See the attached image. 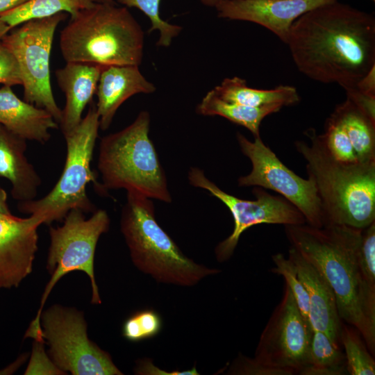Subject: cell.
Segmentation results:
<instances>
[{"mask_svg":"<svg viewBox=\"0 0 375 375\" xmlns=\"http://www.w3.org/2000/svg\"><path fill=\"white\" fill-rule=\"evenodd\" d=\"M282 107L270 106L260 108L246 106L227 102L220 99L213 90L202 99L197 107V112L205 116L218 115L245 127L254 137L260 136V126L267 115L276 112Z\"/></svg>","mask_w":375,"mask_h":375,"instance_id":"23","label":"cell"},{"mask_svg":"<svg viewBox=\"0 0 375 375\" xmlns=\"http://www.w3.org/2000/svg\"><path fill=\"white\" fill-rule=\"evenodd\" d=\"M299 374H348L344 353L324 333L313 331L308 362Z\"/></svg>","mask_w":375,"mask_h":375,"instance_id":"24","label":"cell"},{"mask_svg":"<svg viewBox=\"0 0 375 375\" xmlns=\"http://www.w3.org/2000/svg\"><path fill=\"white\" fill-rule=\"evenodd\" d=\"M10 30L12 29L8 24H6L3 21L0 20V40Z\"/></svg>","mask_w":375,"mask_h":375,"instance_id":"38","label":"cell"},{"mask_svg":"<svg viewBox=\"0 0 375 375\" xmlns=\"http://www.w3.org/2000/svg\"><path fill=\"white\" fill-rule=\"evenodd\" d=\"M288 258L294 263L308 293L309 321L312 330L324 333L334 344L340 347L342 320L333 290L319 270L291 246Z\"/></svg>","mask_w":375,"mask_h":375,"instance_id":"16","label":"cell"},{"mask_svg":"<svg viewBox=\"0 0 375 375\" xmlns=\"http://www.w3.org/2000/svg\"><path fill=\"white\" fill-rule=\"evenodd\" d=\"M26 141L0 124V176L10 183V194L18 202L35 199L42 184L25 155Z\"/></svg>","mask_w":375,"mask_h":375,"instance_id":"19","label":"cell"},{"mask_svg":"<svg viewBox=\"0 0 375 375\" xmlns=\"http://www.w3.org/2000/svg\"><path fill=\"white\" fill-rule=\"evenodd\" d=\"M155 91V85L142 75L139 66H104L95 93L100 128L105 131L109 128L118 108L131 97Z\"/></svg>","mask_w":375,"mask_h":375,"instance_id":"17","label":"cell"},{"mask_svg":"<svg viewBox=\"0 0 375 375\" xmlns=\"http://www.w3.org/2000/svg\"><path fill=\"white\" fill-rule=\"evenodd\" d=\"M306 134L310 144L299 140L294 146L306 160L308 175L316 185L324 225L363 229L375 222V162H338L315 130L309 129Z\"/></svg>","mask_w":375,"mask_h":375,"instance_id":"3","label":"cell"},{"mask_svg":"<svg viewBox=\"0 0 375 375\" xmlns=\"http://www.w3.org/2000/svg\"><path fill=\"white\" fill-rule=\"evenodd\" d=\"M291 247L326 278L335 296L341 320L356 328L375 353V290L368 287L358 262L362 229L330 224L285 226Z\"/></svg>","mask_w":375,"mask_h":375,"instance_id":"2","label":"cell"},{"mask_svg":"<svg viewBox=\"0 0 375 375\" xmlns=\"http://www.w3.org/2000/svg\"><path fill=\"white\" fill-rule=\"evenodd\" d=\"M149 128L150 115L142 110L130 125L101 139L97 167L102 191L125 189L149 199L172 201Z\"/></svg>","mask_w":375,"mask_h":375,"instance_id":"6","label":"cell"},{"mask_svg":"<svg viewBox=\"0 0 375 375\" xmlns=\"http://www.w3.org/2000/svg\"><path fill=\"white\" fill-rule=\"evenodd\" d=\"M0 213L12 216L8 203L7 202V194L6 192L0 186Z\"/></svg>","mask_w":375,"mask_h":375,"instance_id":"37","label":"cell"},{"mask_svg":"<svg viewBox=\"0 0 375 375\" xmlns=\"http://www.w3.org/2000/svg\"><path fill=\"white\" fill-rule=\"evenodd\" d=\"M103 65L80 62H67L55 72L58 86L64 92L66 103L59 123L64 136L70 134L82 120L85 106L96 93Z\"/></svg>","mask_w":375,"mask_h":375,"instance_id":"18","label":"cell"},{"mask_svg":"<svg viewBox=\"0 0 375 375\" xmlns=\"http://www.w3.org/2000/svg\"><path fill=\"white\" fill-rule=\"evenodd\" d=\"M285 44L300 72L345 90L375 66V17L338 0L299 17Z\"/></svg>","mask_w":375,"mask_h":375,"instance_id":"1","label":"cell"},{"mask_svg":"<svg viewBox=\"0 0 375 375\" xmlns=\"http://www.w3.org/2000/svg\"><path fill=\"white\" fill-rule=\"evenodd\" d=\"M84 214L80 210H72L61 226L49 228L47 269L51 278L44 288L38 313L25 333L26 338H42L40 316L46 300L57 282L69 272L77 270L86 274L92 286L91 302L101 303L95 281L94 260L99 239L108 231L110 221L103 209L96 210L89 218Z\"/></svg>","mask_w":375,"mask_h":375,"instance_id":"8","label":"cell"},{"mask_svg":"<svg viewBox=\"0 0 375 375\" xmlns=\"http://www.w3.org/2000/svg\"><path fill=\"white\" fill-rule=\"evenodd\" d=\"M338 0H227L216 7L218 17L260 25L286 42L292 24L301 15Z\"/></svg>","mask_w":375,"mask_h":375,"instance_id":"14","label":"cell"},{"mask_svg":"<svg viewBox=\"0 0 375 375\" xmlns=\"http://www.w3.org/2000/svg\"><path fill=\"white\" fill-rule=\"evenodd\" d=\"M44 342L34 340L31 359L24 374H66L53 362L44 348Z\"/></svg>","mask_w":375,"mask_h":375,"instance_id":"32","label":"cell"},{"mask_svg":"<svg viewBox=\"0 0 375 375\" xmlns=\"http://www.w3.org/2000/svg\"><path fill=\"white\" fill-rule=\"evenodd\" d=\"M0 124L17 136L42 144L50 140V131L58 127L47 110L20 99L9 85L0 88Z\"/></svg>","mask_w":375,"mask_h":375,"instance_id":"20","label":"cell"},{"mask_svg":"<svg viewBox=\"0 0 375 375\" xmlns=\"http://www.w3.org/2000/svg\"><path fill=\"white\" fill-rule=\"evenodd\" d=\"M237 140L242 153L250 160L251 172L240 176V187L256 186L281 194L303 215L306 223L317 228L324 226L322 203L313 179L303 178L288 168L262 142L260 136L253 142L240 133Z\"/></svg>","mask_w":375,"mask_h":375,"instance_id":"11","label":"cell"},{"mask_svg":"<svg viewBox=\"0 0 375 375\" xmlns=\"http://www.w3.org/2000/svg\"><path fill=\"white\" fill-rule=\"evenodd\" d=\"M333 113L349 138L358 160L375 162V120L348 98Z\"/></svg>","mask_w":375,"mask_h":375,"instance_id":"22","label":"cell"},{"mask_svg":"<svg viewBox=\"0 0 375 375\" xmlns=\"http://www.w3.org/2000/svg\"><path fill=\"white\" fill-rule=\"evenodd\" d=\"M99 1L103 2V3H113L116 4L114 0H99Z\"/></svg>","mask_w":375,"mask_h":375,"instance_id":"40","label":"cell"},{"mask_svg":"<svg viewBox=\"0 0 375 375\" xmlns=\"http://www.w3.org/2000/svg\"><path fill=\"white\" fill-rule=\"evenodd\" d=\"M67 17L66 13L60 12L30 19L10 30L0 40L12 53L19 64L24 100L47 110L58 124L62 110L53 94L49 61L55 31Z\"/></svg>","mask_w":375,"mask_h":375,"instance_id":"9","label":"cell"},{"mask_svg":"<svg viewBox=\"0 0 375 375\" xmlns=\"http://www.w3.org/2000/svg\"><path fill=\"white\" fill-rule=\"evenodd\" d=\"M340 340L344 348L348 374L374 375V359L358 331L349 324L342 323Z\"/></svg>","mask_w":375,"mask_h":375,"instance_id":"26","label":"cell"},{"mask_svg":"<svg viewBox=\"0 0 375 375\" xmlns=\"http://www.w3.org/2000/svg\"><path fill=\"white\" fill-rule=\"evenodd\" d=\"M313 330L300 312L293 294L285 284L282 298L262 331L254 358L295 374L307 364Z\"/></svg>","mask_w":375,"mask_h":375,"instance_id":"13","label":"cell"},{"mask_svg":"<svg viewBox=\"0 0 375 375\" xmlns=\"http://www.w3.org/2000/svg\"><path fill=\"white\" fill-rule=\"evenodd\" d=\"M274 267L272 273L281 275L290 289L297 307L303 317L309 322V299L306 288L300 280L294 263L282 253L272 256Z\"/></svg>","mask_w":375,"mask_h":375,"instance_id":"30","label":"cell"},{"mask_svg":"<svg viewBox=\"0 0 375 375\" xmlns=\"http://www.w3.org/2000/svg\"><path fill=\"white\" fill-rule=\"evenodd\" d=\"M213 90L227 102L253 108L288 106L300 101L298 92L293 86L281 85L269 90L252 88L247 85L244 79L238 76L224 79Z\"/></svg>","mask_w":375,"mask_h":375,"instance_id":"21","label":"cell"},{"mask_svg":"<svg viewBox=\"0 0 375 375\" xmlns=\"http://www.w3.org/2000/svg\"><path fill=\"white\" fill-rule=\"evenodd\" d=\"M121 4L128 8H136L140 10L151 22L149 33L158 31L159 38L157 46L168 47L173 39L178 35L182 27L167 22L160 15V4L161 0H118Z\"/></svg>","mask_w":375,"mask_h":375,"instance_id":"28","label":"cell"},{"mask_svg":"<svg viewBox=\"0 0 375 375\" xmlns=\"http://www.w3.org/2000/svg\"><path fill=\"white\" fill-rule=\"evenodd\" d=\"M15 217V215L8 216V215H3V214L0 213V219L11 218V217Z\"/></svg>","mask_w":375,"mask_h":375,"instance_id":"41","label":"cell"},{"mask_svg":"<svg viewBox=\"0 0 375 375\" xmlns=\"http://www.w3.org/2000/svg\"><path fill=\"white\" fill-rule=\"evenodd\" d=\"M319 137L329 154L335 160L344 164L362 163L358 160L345 131L333 113L326 120L324 133Z\"/></svg>","mask_w":375,"mask_h":375,"instance_id":"27","label":"cell"},{"mask_svg":"<svg viewBox=\"0 0 375 375\" xmlns=\"http://www.w3.org/2000/svg\"><path fill=\"white\" fill-rule=\"evenodd\" d=\"M226 374L231 375H293L290 369L264 365L254 358L240 354L229 365Z\"/></svg>","mask_w":375,"mask_h":375,"instance_id":"31","label":"cell"},{"mask_svg":"<svg viewBox=\"0 0 375 375\" xmlns=\"http://www.w3.org/2000/svg\"><path fill=\"white\" fill-rule=\"evenodd\" d=\"M162 326L161 317L156 310H142L133 313L124 322L122 334L131 342H140L157 335Z\"/></svg>","mask_w":375,"mask_h":375,"instance_id":"29","label":"cell"},{"mask_svg":"<svg viewBox=\"0 0 375 375\" xmlns=\"http://www.w3.org/2000/svg\"><path fill=\"white\" fill-rule=\"evenodd\" d=\"M144 44V31L126 7L99 1L70 17L60 35L66 62L139 66Z\"/></svg>","mask_w":375,"mask_h":375,"instance_id":"4","label":"cell"},{"mask_svg":"<svg viewBox=\"0 0 375 375\" xmlns=\"http://www.w3.org/2000/svg\"><path fill=\"white\" fill-rule=\"evenodd\" d=\"M227 0H200V1L206 6L215 8L219 3Z\"/></svg>","mask_w":375,"mask_h":375,"instance_id":"39","label":"cell"},{"mask_svg":"<svg viewBox=\"0 0 375 375\" xmlns=\"http://www.w3.org/2000/svg\"><path fill=\"white\" fill-rule=\"evenodd\" d=\"M344 90L347 98L352 101L369 117L375 120V96L363 93L356 87L349 88Z\"/></svg>","mask_w":375,"mask_h":375,"instance_id":"34","label":"cell"},{"mask_svg":"<svg viewBox=\"0 0 375 375\" xmlns=\"http://www.w3.org/2000/svg\"><path fill=\"white\" fill-rule=\"evenodd\" d=\"M30 0H0V15L14 9Z\"/></svg>","mask_w":375,"mask_h":375,"instance_id":"36","label":"cell"},{"mask_svg":"<svg viewBox=\"0 0 375 375\" xmlns=\"http://www.w3.org/2000/svg\"><path fill=\"white\" fill-rule=\"evenodd\" d=\"M40 226L31 216L0 219V289L17 287L32 272Z\"/></svg>","mask_w":375,"mask_h":375,"instance_id":"15","label":"cell"},{"mask_svg":"<svg viewBox=\"0 0 375 375\" xmlns=\"http://www.w3.org/2000/svg\"><path fill=\"white\" fill-rule=\"evenodd\" d=\"M373 1H375V0H372Z\"/></svg>","mask_w":375,"mask_h":375,"instance_id":"42","label":"cell"},{"mask_svg":"<svg viewBox=\"0 0 375 375\" xmlns=\"http://www.w3.org/2000/svg\"><path fill=\"white\" fill-rule=\"evenodd\" d=\"M120 228L135 266L158 283L193 286L220 272L183 254L158 224L151 199L140 194L127 192Z\"/></svg>","mask_w":375,"mask_h":375,"instance_id":"5","label":"cell"},{"mask_svg":"<svg viewBox=\"0 0 375 375\" xmlns=\"http://www.w3.org/2000/svg\"><path fill=\"white\" fill-rule=\"evenodd\" d=\"M0 83L22 85L19 64L12 53L0 42Z\"/></svg>","mask_w":375,"mask_h":375,"instance_id":"33","label":"cell"},{"mask_svg":"<svg viewBox=\"0 0 375 375\" xmlns=\"http://www.w3.org/2000/svg\"><path fill=\"white\" fill-rule=\"evenodd\" d=\"M40 324L50 358L65 374H123L110 356L89 339L87 324L80 311L54 305L42 312Z\"/></svg>","mask_w":375,"mask_h":375,"instance_id":"10","label":"cell"},{"mask_svg":"<svg viewBox=\"0 0 375 375\" xmlns=\"http://www.w3.org/2000/svg\"><path fill=\"white\" fill-rule=\"evenodd\" d=\"M354 87L363 93L375 96V66L362 76Z\"/></svg>","mask_w":375,"mask_h":375,"instance_id":"35","label":"cell"},{"mask_svg":"<svg viewBox=\"0 0 375 375\" xmlns=\"http://www.w3.org/2000/svg\"><path fill=\"white\" fill-rule=\"evenodd\" d=\"M99 0H30L0 15V20L11 29L33 19L47 17L67 12L71 17L92 7Z\"/></svg>","mask_w":375,"mask_h":375,"instance_id":"25","label":"cell"},{"mask_svg":"<svg viewBox=\"0 0 375 375\" xmlns=\"http://www.w3.org/2000/svg\"><path fill=\"white\" fill-rule=\"evenodd\" d=\"M96 105H91L76 128L64 136L67 153L62 174L51 190L40 199L18 202V210L29 215L41 224L64 219L67 213L78 209L84 213L95 211L87 194L88 183L93 182L99 190L91 162L99 127Z\"/></svg>","mask_w":375,"mask_h":375,"instance_id":"7","label":"cell"},{"mask_svg":"<svg viewBox=\"0 0 375 375\" xmlns=\"http://www.w3.org/2000/svg\"><path fill=\"white\" fill-rule=\"evenodd\" d=\"M190 183L206 190L228 208L234 221L231 234L215 249L218 262L228 260L233 254L240 238L247 228L260 224L297 225L306 223L302 213L284 197L267 193L260 187L253 190L256 199L238 198L221 190L198 167L188 172Z\"/></svg>","mask_w":375,"mask_h":375,"instance_id":"12","label":"cell"}]
</instances>
